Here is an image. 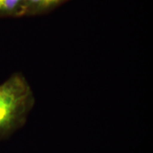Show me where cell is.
I'll return each instance as SVG.
<instances>
[{
  "instance_id": "cell-1",
  "label": "cell",
  "mask_w": 153,
  "mask_h": 153,
  "mask_svg": "<svg viewBox=\"0 0 153 153\" xmlns=\"http://www.w3.org/2000/svg\"><path fill=\"white\" fill-rule=\"evenodd\" d=\"M35 105L32 87L22 73H14L0 84V139H5L27 123Z\"/></svg>"
},
{
  "instance_id": "cell-2",
  "label": "cell",
  "mask_w": 153,
  "mask_h": 153,
  "mask_svg": "<svg viewBox=\"0 0 153 153\" xmlns=\"http://www.w3.org/2000/svg\"><path fill=\"white\" fill-rule=\"evenodd\" d=\"M68 0H24V16H40L49 13Z\"/></svg>"
},
{
  "instance_id": "cell-3",
  "label": "cell",
  "mask_w": 153,
  "mask_h": 153,
  "mask_svg": "<svg viewBox=\"0 0 153 153\" xmlns=\"http://www.w3.org/2000/svg\"><path fill=\"white\" fill-rule=\"evenodd\" d=\"M24 0H0V18L24 16Z\"/></svg>"
}]
</instances>
